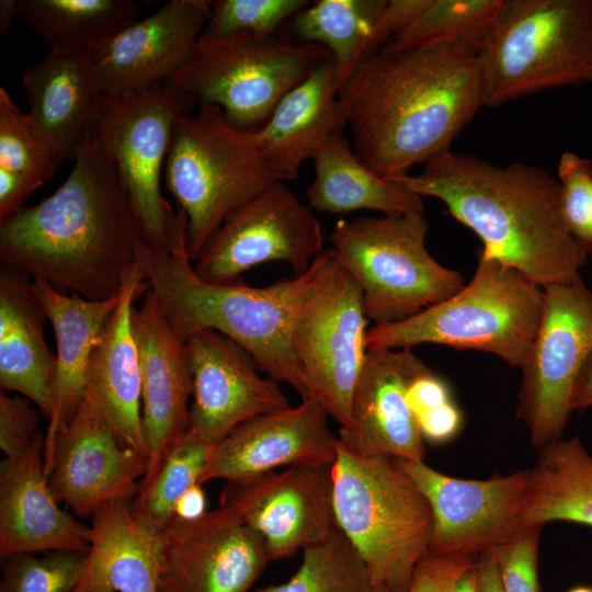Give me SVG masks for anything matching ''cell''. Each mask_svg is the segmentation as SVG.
Wrapping results in <instances>:
<instances>
[{
  "label": "cell",
  "mask_w": 592,
  "mask_h": 592,
  "mask_svg": "<svg viewBox=\"0 0 592 592\" xmlns=\"http://www.w3.org/2000/svg\"><path fill=\"white\" fill-rule=\"evenodd\" d=\"M338 96L354 155L388 180L449 150L485 105L477 53L452 43L364 55Z\"/></svg>",
  "instance_id": "cell-1"
},
{
  "label": "cell",
  "mask_w": 592,
  "mask_h": 592,
  "mask_svg": "<svg viewBox=\"0 0 592 592\" xmlns=\"http://www.w3.org/2000/svg\"><path fill=\"white\" fill-rule=\"evenodd\" d=\"M143 239L116 166L90 134L64 183L0 223L1 263L90 300L119 294Z\"/></svg>",
  "instance_id": "cell-2"
},
{
  "label": "cell",
  "mask_w": 592,
  "mask_h": 592,
  "mask_svg": "<svg viewBox=\"0 0 592 592\" xmlns=\"http://www.w3.org/2000/svg\"><path fill=\"white\" fill-rule=\"evenodd\" d=\"M417 195L442 201L482 241V255L516 269L535 284L574 282L589 252L562 214L558 179L537 166L506 167L446 150L417 175L394 179Z\"/></svg>",
  "instance_id": "cell-3"
},
{
  "label": "cell",
  "mask_w": 592,
  "mask_h": 592,
  "mask_svg": "<svg viewBox=\"0 0 592 592\" xmlns=\"http://www.w3.org/2000/svg\"><path fill=\"white\" fill-rule=\"evenodd\" d=\"M185 231L186 216L178 208L169 228V250L144 239L137 249L149 291L173 329L185 341L201 330L224 334L244 349L269 377L288 384L307 399L289 327L296 304L321 266V254L304 274L264 287L247 285L242 280L213 284L195 274Z\"/></svg>",
  "instance_id": "cell-4"
},
{
  "label": "cell",
  "mask_w": 592,
  "mask_h": 592,
  "mask_svg": "<svg viewBox=\"0 0 592 592\" xmlns=\"http://www.w3.org/2000/svg\"><path fill=\"white\" fill-rule=\"evenodd\" d=\"M333 511L344 533L388 592H408L429 554L428 499L394 457L355 451L339 439L332 466Z\"/></svg>",
  "instance_id": "cell-5"
},
{
  "label": "cell",
  "mask_w": 592,
  "mask_h": 592,
  "mask_svg": "<svg viewBox=\"0 0 592 592\" xmlns=\"http://www.w3.org/2000/svg\"><path fill=\"white\" fill-rule=\"evenodd\" d=\"M544 289L516 269L480 253L468 284L415 316L367 329V350L434 343L492 353L521 367L539 327Z\"/></svg>",
  "instance_id": "cell-6"
},
{
  "label": "cell",
  "mask_w": 592,
  "mask_h": 592,
  "mask_svg": "<svg viewBox=\"0 0 592 592\" xmlns=\"http://www.w3.org/2000/svg\"><path fill=\"white\" fill-rule=\"evenodd\" d=\"M477 56L486 106L592 83V0H502Z\"/></svg>",
  "instance_id": "cell-7"
},
{
  "label": "cell",
  "mask_w": 592,
  "mask_h": 592,
  "mask_svg": "<svg viewBox=\"0 0 592 592\" xmlns=\"http://www.w3.org/2000/svg\"><path fill=\"white\" fill-rule=\"evenodd\" d=\"M163 173L169 192L186 216L191 262L232 213L281 181L266 161L257 133L235 128L210 104H198L196 113L178 119Z\"/></svg>",
  "instance_id": "cell-8"
},
{
  "label": "cell",
  "mask_w": 592,
  "mask_h": 592,
  "mask_svg": "<svg viewBox=\"0 0 592 592\" xmlns=\"http://www.w3.org/2000/svg\"><path fill=\"white\" fill-rule=\"evenodd\" d=\"M423 213L341 219L329 236L337 261L358 284L367 319L392 323L458 293L462 275L428 251Z\"/></svg>",
  "instance_id": "cell-9"
},
{
  "label": "cell",
  "mask_w": 592,
  "mask_h": 592,
  "mask_svg": "<svg viewBox=\"0 0 592 592\" xmlns=\"http://www.w3.org/2000/svg\"><path fill=\"white\" fill-rule=\"evenodd\" d=\"M330 55L322 44L294 43L277 34L198 39L192 59L167 84L198 104L218 106L235 128L258 132L282 99Z\"/></svg>",
  "instance_id": "cell-10"
},
{
  "label": "cell",
  "mask_w": 592,
  "mask_h": 592,
  "mask_svg": "<svg viewBox=\"0 0 592 592\" xmlns=\"http://www.w3.org/2000/svg\"><path fill=\"white\" fill-rule=\"evenodd\" d=\"M293 311L289 338L308 398L317 400L340 429L352 424L351 403L367 352L362 291L332 251Z\"/></svg>",
  "instance_id": "cell-11"
},
{
  "label": "cell",
  "mask_w": 592,
  "mask_h": 592,
  "mask_svg": "<svg viewBox=\"0 0 592 592\" xmlns=\"http://www.w3.org/2000/svg\"><path fill=\"white\" fill-rule=\"evenodd\" d=\"M198 104L169 84L104 95L90 137L116 166L146 243L169 250L175 213L161 194V175L178 119Z\"/></svg>",
  "instance_id": "cell-12"
},
{
  "label": "cell",
  "mask_w": 592,
  "mask_h": 592,
  "mask_svg": "<svg viewBox=\"0 0 592 592\" xmlns=\"http://www.w3.org/2000/svg\"><path fill=\"white\" fill-rule=\"evenodd\" d=\"M543 289L539 327L521 366L517 406L537 449L561 439L576 382L592 352V292L581 278Z\"/></svg>",
  "instance_id": "cell-13"
},
{
  "label": "cell",
  "mask_w": 592,
  "mask_h": 592,
  "mask_svg": "<svg viewBox=\"0 0 592 592\" xmlns=\"http://www.w3.org/2000/svg\"><path fill=\"white\" fill-rule=\"evenodd\" d=\"M395 459L431 506L430 555L478 557L528 528L530 469L475 480L444 475L424 462Z\"/></svg>",
  "instance_id": "cell-14"
},
{
  "label": "cell",
  "mask_w": 592,
  "mask_h": 592,
  "mask_svg": "<svg viewBox=\"0 0 592 592\" xmlns=\"http://www.w3.org/2000/svg\"><path fill=\"white\" fill-rule=\"evenodd\" d=\"M322 252L319 220L277 181L224 221L193 270L205 282L224 284L255 265L282 261L299 276Z\"/></svg>",
  "instance_id": "cell-15"
},
{
  "label": "cell",
  "mask_w": 592,
  "mask_h": 592,
  "mask_svg": "<svg viewBox=\"0 0 592 592\" xmlns=\"http://www.w3.org/2000/svg\"><path fill=\"white\" fill-rule=\"evenodd\" d=\"M270 561L263 537L220 505L164 528L158 592H249Z\"/></svg>",
  "instance_id": "cell-16"
},
{
  "label": "cell",
  "mask_w": 592,
  "mask_h": 592,
  "mask_svg": "<svg viewBox=\"0 0 592 592\" xmlns=\"http://www.w3.org/2000/svg\"><path fill=\"white\" fill-rule=\"evenodd\" d=\"M148 467L149 458L124 446L84 399L58 431L45 473L57 501L87 517L111 502L133 501Z\"/></svg>",
  "instance_id": "cell-17"
},
{
  "label": "cell",
  "mask_w": 592,
  "mask_h": 592,
  "mask_svg": "<svg viewBox=\"0 0 592 592\" xmlns=\"http://www.w3.org/2000/svg\"><path fill=\"white\" fill-rule=\"evenodd\" d=\"M332 465L291 467L228 482L220 505L259 533L271 560L322 542L337 525Z\"/></svg>",
  "instance_id": "cell-18"
},
{
  "label": "cell",
  "mask_w": 592,
  "mask_h": 592,
  "mask_svg": "<svg viewBox=\"0 0 592 592\" xmlns=\"http://www.w3.org/2000/svg\"><path fill=\"white\" fill-rule=\"evenodd\" d=\"M192 374L189 429L217 445L258 415L291 408L273 378L259 375L252 356L231 339L201 330L186 339Z\"/></svg>",
  "instance_id": "cell-19"
},
{
  "label": "cell",
  "mask_w": 592,
  "mask_h": 592,
  "mask_svg": "<svg viewBox=\"0 0 592 592\" xmlns=\"http://www.w3.org/2000/svg\"><path fill=\"white\" fill-rule=\"evenodd\" d=\"M210 16L206 0H170L90 55L104 95L166 84L194 56Z\"/></svg>",
  "instance_id": "cell-20"
},
{
  "label": "cell",
  "mask_w": 592,
  "mask_h": 592,
  "mask_svg": "<svg viewBox=\"0 0 592 592\" xmlns=\"http://www.w3.org/2000/svg\"><path fill=\"white\" fill-rule=\"evenodd\" d=\"M141 377V421L149 467L139 485L145 489L157 475L170 447L189 429L192 374L186 341L163 315L148 289L132 311Z\"/></svg>",
  "instance_id": "cell-21"
},
{
  "label": "cell",
  "mask_w": 592,
  "mask_h": 592,
  "mask_svg": "<svg viewBox=\"0 0 592 592\" xmlns=\"http://www.w3.org/2000/svg\"><path fill=\"white\" fill-rule=\"evenodd\" d=\"M329 414L315 399L250 419L218 443L200 479L239 482L278 467L332 465L337 441Z\"/></svg>",
  "instance_id": "cell-22"
},
{
  "label": "cell",
  "mask_w": 592,
  "mask_h": 592,
  "mask_svg": "<svg viewBox=\"0 0 592 592\" xmlns=\"http://www.w3.org/2000/svg\"><path fill=\"white\" fill-rule=\"evenodd\" d=\"M429 371L411 349L367 350L353 390L352 424L340 429L338 439L364 454L423 462V436L407 390Z\"/></svg>",
  "instance_id": "cell-23"
},
{
  "label": "cell",
  "mask_w": 592,
  "mask_h": 592,
  "mask_svg": "<svg viewBox=\"0 0 592 592\" xmlns=\"http://www.w3.org/2000/svg\"><path fill=\"white\" fill-rule=\"evenodd\" d=\"M45 436L0 464V558L69 550L88 554L91 527L58 505L45 473Z\"/></svg>",
  "instance_id": "cell-24"
},
{
  "label": "cell",
  "mask_w": 592,
  "mask_h": 592,
  "mask_svg": "<svg viewBox=\"0 0 592 592\" xmlns=\"http://www.w3.org/2000/svg\"><path fill=\"white\" fill-rule=\"evenodd\" d=\"M148 289L138 263L125 281L119 303L93 349L87 369L86 400L101 413L124 446L149 458L141 421L139 356L132 328L134 301Z\"/></svg>",
  "instance_id": "cell-25"
},
{
  "label": "cell",
  "mask_w": 592,
  "mask_h": 592,
  "mask_svg": "<svg viewBox=\"0 0 592 592\" xmlns=\"http://www.w3.org/2000/svg\"><path fill=\"white\" fill-rule=\"evenodd\" d=\"M27 116L55 161L75 160L103 101L90 55L47 50L23 76Z\"/></svg>",
  "instance_id": "cell-26"
},
{
  "label": "cell",
  "mask_w": 592,
  "mask_h": 592,
  "mask_svg": "<svg viewBox=\"0 0 592 592\" xmlns=\"http://www.w3.org/2000/svg\"><path fill=\"white\" fill-rule=\"evenodd\" d=\"M91 546L71 592H158L163 531L118 500L92 515Z\"/></svg>",
  "instance_id": "cell-27"
},
{
  "label": "cell",
  "mask_w": 592,
  "mask_h": 592,
  "mask_svg": "<svg viewBox=\"0 0 592 592\" xmlns=\"http://www.w3.org/2000/svg\"><path fill=\"white\" fill-rule=\"evenodd\" d=\"M345 127L348 114L338 96L335 61L330 55L282 99L255 133L274 173L291 181L326 139L343 135Z\"/></svg>",
  "instance_id": "cell-28"
},
{
  "label": "cell",
  "mask_w": 592,
  "mask_h": 592,
  "mask_svg": "<svg viewBox=\"0 0 592 592\" xmlns=\"http://www.w3.org/2000/svg\"><path fill=\"white\" fill-rule=\"evenodd\" d=\"M29 277L1 263L0 388L30 399L49 419L56 355L44 337L46 309Z\"/></svg>",
  "instance_id": "cell-29"
},
{
  "label": "cell",
  "mask_w": 592,
  "mask_h": 592,
  "mask_svg": "<svg viewBox=\"0 0 592 592\" xmlns=\"http://www.w3.org/2000/svg\"><path fill=\"white\" fill-rule=\"evenodd\" d=\"M33 285L54 328L57 345L53 409L44 443L46 465L58 431L86 399L88 365L107 319L119 303L121 292L104 300H90L79 295H65L39 277L33 278Z\"/></svg>",
  "instance_id": "cell-30"
},
{
  "label": "cell",
  "mask_w": 592,
  "mask_h": 592,
  "mask_svg": "<svg viewBox=\"0 0 592 592\" xmlns=\"http://www.w3.org/2000/svg\"><path fill=\"white\" fill-rule=\"evenodd\" d=\"M312 160L315 179L306 191L311 209L332 214L361 209L384 215L423 213L421 196L371 171L354 155L343 135L326 139Z\"/></svg>",
  "instance_id": "cell-31"
},
{
  "label": "cell",
  "mask_w": 592,
  "mask_h": 592,
  "mask_svg": "<svg viewBox=\"0 0 592 592\" xmlns=\"http://www.w3.org/2000/svg\"><path fill=\"white\" fill-rule=\"evenodd\" d=\"M537 451L530 469L526 527L556 521L592 527V457L580 439H559Z\"/></svg>",
  "instance_id": "cell-32"
},
{
  "label": "cell",
  "mask_w": 592,
  "mask_h": 592,
  "mask_svg": "<svg viewBox=\"0 0 592 592\" xmlns=\"http://www.w3.org/2000/svg\"><path fill=\"white\" fill-rule=\"evenodd\" d=\"M23 20L56 53L91 54L138 20L133 0H10Z\"/></svg>",
  "instance_id": "cell-33"
},
{
  "label": "cell",
  "mask_w": 592,
  "mask_h": 592,
  "mask_svg": "<svg viewBox=\"0 0 592 592\" xmlns=\"http://www.w3.org/2000/svg\"><path fill=\"white\" fill-rule=\"evenodd\" d=\"M387 0H319L294 16V32L326 46L335 61L338 89L363 58L373 25Z\"/></svg>",
  "instance_id": "cell-34"
},
{
  "label": "cell",
  "mask_w": 592,
  "mask_h": 592,
  "mask_svg": "<svg viewBox=\"0 0 592 592\" xmlns=\"http://www.w3.org/2000/svg\"><path fill=\"white\" fill-rule=\"evenodd\" d=\"M303 551L301 565L287 582L253 592H388L338 525Z\"/></svg>",
  "instance_id": "cell-35"
},
{
  "label": "cell",
  "mask_w": 592,
  "mask_h": 592,
  "mask_svg": "<svg viewBox=\"0 0 592 592\" xmlns=\"http://www.w3.org/2000/svg\"><path fill=\"white\" fill-rule=\"evenodd\" d=\"M501 3L502 0H430L420 16L383 48L403 50L452 43L478 53Z\"/></svg>",
  "instance_id": "cell-36"
},
{
  "label": "cell",
  "mask_w": 592,
  "mask_h": 592,
  "mask_svg": "<svg viewBox=\"0 0 592 592\" xmlns=\"http://www.w3.org/2000/svg\"><path fill=\"white\" fill-rule=\"evenodd\" d=\"M215 445L186 431L169 449L152 481L132 501L133 511L155 527L164 528L174 519L180 498L200 483Z\"/></svg>",
  "instance_id": "cell-37"
},
{
  "label": "cell",
  "mask_w": 592,
  "mask_h": 592,
  "mask_svg": "<svg viewBox=\"0 0 592 592\" xmlns=\"http://www.w3.org/2000/svg\"><path fill=\"white\" fill-rule=\"evenodd\" d=\"M209 20L200 41H215L236 34L267 37L311 2L307 0H212Z\"/></svg>",
  "instance_id": "cell-38"
},
{
  "label": "cell",
  "mask_w": 592,
  "mask_h": 592,
  "mask_svg": "<svg viewBox=\"0 0 592 592\" xmlns=\"http://www.w3.org/2000/svg\"><path fill=\"white\" fill-rule=\"evenodd\" d=\"M59 164L34 132L27 113L0 88V169L50 181Z\"/></svg>",
  "instance_id": "cell-39"
},
{
  "label": "cell",
  "mask_w": 592,
  "mask_h": 592,
  "mask_svg": "<svg viewBox=\"0 0 592 592\" xmlns=\"http://www.w3.org/2000/svg\"><path fill=\"white\" fill-rule=\"evenodd\" d=\"M87 554L57 550L43 558L16 554L3 559L0 592H71L84 568Z\"/></svg>",
  "instance_id": "cell-40"
},
{
  "label": "cell",
  "mask_w": 592,
  "mask_h": 592,
  "mask_svg": "<svg viewBox=\"0 0 592 592\" xmlns=\"http://www.w3.org/2000/svg\"><path fill=\"white\" fill-rule=\"evenodd\" d=\"M557 174L566 225L572 237L592 253V160L563 152Z\"/></svg>",
  "instance_id": "cell-41"
},
{
  "label": "cell",
  "mask_w": 592,
  "mask_h": 592,
  "mask_svg": "<svg viewBox=\"0 0 592 592\" xmlns=\"http://www.w3.org/2000/svg\"><path fill=\"white\" fill-rule=\"evenodd\" d=\"M542 527H528L494 549L504 592H540L538 540Z\"/></svg>",
  "instance_id": "cell-42"
},
{
  "label": "cell",
  "mask_w": 592,
  "mask_h": 592,
  "mask_svg": "<svg viewBox=\"0 0 592 592\" xmlns=\"http://www.w3.org/2000/svg\"><path fill=\"white\" fill-rule=\"evenodd\" d=\"M43 437L32 401L22 395H0V448L7 459H18Z\"/></svg>",
  "instance_id": "cell-43"
},
{
  "label": "cell",
  "mask_w": 592,
  "mask_h": 592,
  "mask_svg": "<svg viewBox=\"0 0 592 592\" xmlns=\"http://www.w3.org/2000/svg\"><path fill=\"white\" fill-rule=\"evenodd\" d=\"M477 560V556L428 554L417 566L408 592H455L459 579Z\"/></svg>",
  "instance_id": "cell-44"
},
{
  "label": "cell",
  "mask_w": 592,
  "mask_h": 592,
  "mask_svg": "<svg viewBox=\"0 0 592 592\" xmlns=\"http://www.w3.org/2000/svg\"><path fill=\"white\" fill-rule=\"evenodd\" d=\"M429 3L430 0H387L373 25L364 55L377 52L406 31Z\"/></svg>",
  "instance_id": "cell-45"
},
{
  "label": "cell",
  "mask_w": 592,
  "mask_h": 592,
  "mask_svg": "<svg viewBox=\"0 0 592 592\" xmlns=\"http://www.w3.org/2000/svg\"><path fill=\"white\" fill-rule=\"evenodd\" d=\"M43 184L34 177L0 169V223L23 209L25 200Z\"/></svg>",
  "instance_id": "cell-46"
},
{
  "label": "cell",
  "mask_w": 592,
  "mask_h": 592,
  "mask_svg": "<svg viewBox=\"0 0 592 592\" xmlns=\"http://www.w3.org/2000/svg\"><path fill=\"white\" fill-rule=\"evenodd\" d=\"M449 401L452 399L446 383L432 371L414 378L407 390V402L415 420Z\"/></svg>",
  "instance_id": "cell-47"
},
{
  "label": "cell",
  "mask_w": 592,
  "mask_h": 592,
  "mask_svg": "<svg viewBox=\"0 0 592 592\" xmlns=\"http://www.w3.org/2000/svg\"><path fill=\"white\" fill-rule=\"evenodd\" d=\"M417 422L423 437L433 443H444L458 433L463 418L459 409L449 401L418 417Z\"/></svg>",
  "instance_id": "cell-48"
},
{
  "label": "cell",
  "mask_w": 592,
  "mask_h": 592,
  "mask_svg": "<svg viewBox=\"0 0 592 592\" xmlns=\"http://www.w3.org/2000/svg\"><path fill=\"white\" fill-rule=\"evenodd\" d=\"M477 592H504L500 570L493 553L478 556Z\"/></svg>",
  "instance_id": "cell-49"
},
{
  "label": "cell",
  "mask_w": 592,
  "mask_h": 592,
  "mask_svg": "<svg viewBox=\"0 0 592 592\" xmlns=\"http://www.w3.org/2000/svg\"><path fill=\"white\" fill-rule=\"evenodd\" d=\"M206 513V498L201 483L191 487L178 501L174 519L182 521L197 520Z\"/></svg>",
  "instance_id": "cell-50"
},
{
  "label": "cell",
  "mask_w": 592,
  "mask_h": 592,
  "mask_svg": "<svg viewBox=\"0 0 592 592\" xmlns=\"http://www.w3.org/2000/svg\"><path fill=\"white\" fill-rule=\"evenodd\" d=\"M589 407H592V352L580 371L571 398L572 411Z\"/></svg>",
  "instance_id": "cell-51"
},
{
  "label": "cell",
  "mask_w": 592,
  "mask_h": 592,
  "mask_svg": "<svg viewBox=\"0 0 592 592\" xmlns=\"http://www.w3.org/2000/svg\"><path fill=\"white\" fill-rule=\"evenodd\" d=\"M13 19H16V18L11 8L10 0H1L0 1V30L2 34H4L9 30Z\"/></svg>",
  "instance_id": "cell-52"
},
{
  "label": "cell",
  "mask_w": 592,
  "mask_h": 592,
  "mask_svg": "<svg viewBox=\"0 0 592 592\" xmlns=\"http://www.w3.org/2000/svg\"><path fill=\"white\" fill-rule=\"evenodd\" d=\"M567 592H592V587L590 585H577L568 590Z\"/></svg>",
  "instance_id": "cell-53"
}]
</instances>
